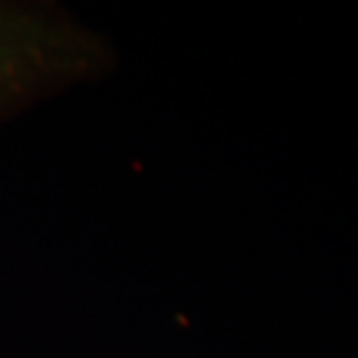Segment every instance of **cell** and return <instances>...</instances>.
Wrapping results in <instances>:
<instances>
[{"label":"cell","instance_id":"cell-1","mask_svg":"<svg viewBox=\"0 0 358 358\" xmlns=\"http://www.w3.org/2000/svg\"><path fill=\"white\" fill-rule=\"evenodd\" d=\"M117 51L103 32L48 0H0V122L106 77Z\"/></svg>","mask_w":358,"mask_h":358}]
</instances>
